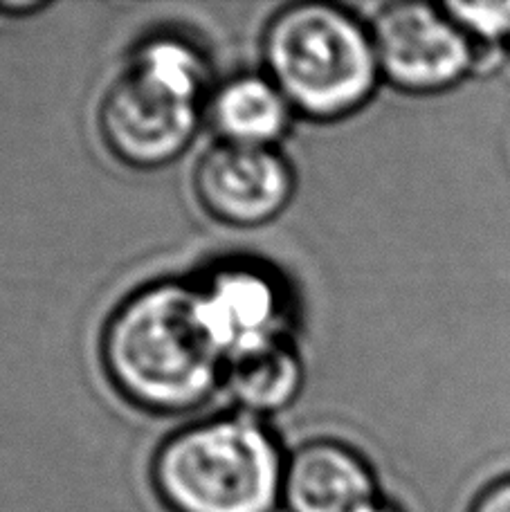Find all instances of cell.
I'll list each match as a JSON object with an SVG mask.
<instances>
[{"label": "cell", "mask_w": 510, "mask_h": 512, "mask_svg": "<svg viewBox=\"0 0 510 512\" xmlns=\"http://www.w3.org/2000/svg\"><path fill=\"white\" fill-rule=\"evenodd\" d=\"M102 358L124 398L153 414H185L223 387L227 353L198 283L160 281L117 306L104 328Z\"/></svg>", "instance_id": "1"}, {"label": "cell", "mask_w": 510, "mask_h": 512, "mask_svg": "<svg viewBox=\"0 0 510 512\" xmlns=\"http://www.w3.org/2000/svg\"><path fill=\"white\" fill-rule=\"evenodd\" d=\"M209 66L185 36L142 41L99 106V131L115 158L135 169L178 160L207 117Z\"/></svg>", "instance_id": "2"}, {"label": "cell", "mask_w": 510, "mask_h": 512, "mask_svg": "<svg viewBox=\"0 0 510 512\" xmlns=\"http://www.w3.org/2000/svg\"><path fill=\"white\" fill-rule=\"evenodd\" d=\"M266 75L308 120H342L380 84L371 27L329 3L288 5L263 34Z\"/></svg>", "instance_id": "3"}, {"label": "cell", "mask_w": 510, "mask_h": 512, "mask_svg": "<svg viewBox=\"0 0 510 512\" xmlns=\"http://www.w3.org/2000/svg\"><path fill=\"white\" fill-rule=\"evenodd\" d=\"M284 470L270 429L236 414L169 436L153 461V483L171 512H272Z\"/></svg>", "instance_id": "4"}, {"label": "cell", "mask_w": 510, "mask_h": 512, "mask_svg": "<svg viewBox=\"0 0 510 512\" xmlns=\"http://www.w3.org/2000/svg\"><path fill=\"white\" fill-rule=\"evenodd\" d=\"M369 27L382 79L403 93H445L477 68V45L443 5H387Z\"/></svg>", "instance_id": "5"}, {"label": "cell", "mask_w": 510, "mask_h": 512, "mask_svg": "<svg viewBox=\"0 0 510 512\" xmlns=\"http://www.w3.org/2000/svg\"><path fill=\"white\" fill-rule=\"evenodd\" d=\"M200 205L232 227H259L284 212L295 194V173L277 149L218 142L194 176Z\"/></svg>", "instance_id": "6"}, {"label": "cell", "mask_w": 510, "mask_h": 512, "mask_svg": "<svg viewBox=\"0 0 510 512\" xmlns=\"http://www.w3.org/2000/svg\"><path fill=\"white\" fill-rule=\"evenodd\" d=\"M198 288L209 324L227 355L286 335L284 288L261 265L225 263Z\"/></svg>", "instance_id": "7"}, {"label": "cell", "mask_w": 510, "mask_h": 512, "mask_svg": "<svg viewBox=\"0 0 510 512\" xmlns=\"http://www.w3.org/2000/svg\"><path fill=\"white\" fill-rule=\"evenodd\" d=\"M373 501L367 461L338 441H313L286 461L281 504L288 512H360Z\"/></svg>", "instance_id": "8"}, {"label": "cell", "mask_w": 510, "mask_h": 512, "mask_svg": "<svg viewBox=\"0 0 510 512\" xmlns=\"http://www.w3.org/2000/svg\"><path fill=\"white\" fill-rule=\"evenodd\" d=\"M293 115V106L266 72L234 75L207 99V122L225 144L275 149Z\"/></svg>", "instance_id": "9"}, {"label": "cell", "mask_w": 510, "mask_h": 512, "mask_svg": "<svg viewBox=\"0 0 510 512\" xmlns=\"http://www.w3.org/2000/svg\"><path fill=\"white\" fill-rule=\"evenodd\" d=\"M302 384L304 364L286 335L227 355L223 389L241 414H279L297 400Z\"/></svg>", "instance_id": "10"}, {"label": "cell", "mask_w": 510, "mask_h": 512, "mask_svg": "<svg viewBox=\"0 0 510 512\" xmlns=\"http://www.w3.org/2000/svg\"><path fill=\"white\" fill-rule=\"evenodd\" d=\"M443 9L477 50L510 43V3H445Z\"/></svg>", "instance_id": "11"}, {"label": "cell", "mask_w": 510, "mask_h": 512, "mask_svg": "<svg viewBox=\"0 0 510 512\" xmlns=\"http://www.w3.org/2000/svg\"><path fill=\"white\" fill-rule=\"evenodd\" d=\"M470 512H510V474L481 490Z\"/></svg>", "instance_id": "12"}, {"label": "cell", "mask_w": 510, "mask_h": 512, "mask_svg": "<svg viewBox=\"0 0 510 512\" xmlns=\"http://www.w3.org/2000/svg\"><path fill=\"white\" fill-rule=\"evenodd\" d=\"M360 512H398L394 506H387V504H380V501H373L371 506H367Z\"/></svg>", "instance_id": "13"}]
</instances>
